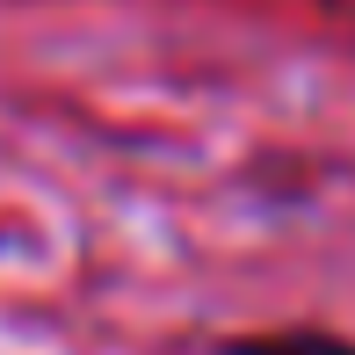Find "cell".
Returning <instances> with one entry per match:
<instances>
[{
    "mask_svg": "<svg viewBox=\"0 0 355 355\" xmlns=\"http://www.w3.org/2000/svg\"><path fill=\"white\" fill-rule=\"evenodd\" d=\"M211 355H355V334H341V327H319V319H290V327L225 334Z\"/></svg>",
    "mask_w": 355,
    "mask_h": 355,
    "instance_id": "1",
    "label": "cell"
}]
</instances>
